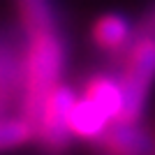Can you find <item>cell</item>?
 <instances>
[{
  "mask_svg": "<svg viewBox=\"0 0 155 155\" xmlns=\"http://www.w3.org/2000/svg\"><path fill=\"white\" fill-rule=\"evenodd\" d=\"M86 97H88L91 102H95L111 120H116V118L120 116V104H123V100H120V86H118L116 79H111V77L91 79L88 86H86Z\"/></svg>",
  "mask_w": 155,
  "mask_h": 155,
  "instance_id": "9",
  "label": "cell"
},
{
  "mask_svg": "<svg viewBox=\"0 0 155 155\" xmlns=\"http://www.w3.org/2000/svg\"><path fill=\"white\" fill-rule=\"evenodd\" d=\"M93 39L104 51H125L132 39V26L123 14H104L93 26Z\"/></svg>",
  "mask_w": 155,
  "mask_h": 155,
  "instance_id": "7",
  "label": "cell"
},
{
  "mask_svg": "<svg viewBox=\"0 0 155 155\" xmlns=\"http://www.w3.org/2000/svg\"><path fill=\"white\" fill-rule=\"evenodd\" d=\"M26 37L58 32V19L51 0H14Z\"/></svg>",
  "mask_w": 155,
  "mask_h": 155,
  "instance_id": "6",
  "label": "cell"
},
{
  "mask_svg": "<svg viewBox=\"0 0 155 155\" xmlns=\"http://www.w3.org/2000/svg\"><path fill=\"white\" fill-rule=\"evenodd\" d=\"M65 65V46L60 32H46L28 37L23 51V86L19 95V116L30 123L32 132L39 123L49 95L60 84Z\"/></svg>",
  "mask_w": 155,
  "mask_h": 155,
  "instance_id": "1",
  "label": "cell"
},
{
  "mask_svg": "<svg viewBox=\"0 0 155 155\" xmlns=\"http://www.w3.org/2000/svg\"><path fill=\"white\" fill-rule=\"evenodd\" d=\"M28 141H35V132L26 118H7L0 116V153L19 148Z\"/></svg>",
  "mask_w": 155,
  "mask_h": 155,
  "instance_id": "10",
  "label": "cell"
},
{
  "mask_svg": "<svg viewBox=\"0 0 155 155\" xmlns=\"http://www.w3.org/2000/svg\"><path fill=\"white\" fill-rule=\"evenodd\" d=\"M141 37H155V5L141 16V21L137 23V28H132V39H130V42L141 39Z\"/></svg>",
  "mask_w": 155,
  "mask_h": 155,
  "instance_id": "11",
  "label": "cell"
},
{
  "mask_svg": "<svg viewBox=\"0 0 155 155\" xmlns=\"http://www.w3.org/2000/svg\"><path fill=\"white\" fill-rule=\"evenodd\" d=\"M100 155H153L155 141L141 120H111L100 137L93 139Z\"/></svg>",
  "mask_w": 155,
  "mask_h": 155,
  "instance_id": "4",
  "label": "cell"
},
{
  "mask_svg": "<svg viewBox=\"0 0 155 155\" xmlns=\"http://www.w3.org/2000/svg\"><path fill=\"white\" fill-rule=\"evenodd\" d=\"M111 123V118L104 114L95 102L88 97H77L70 109V132L72 137H84L93 141L95 137L104 132V127Z\"/></svg>",
  "mask_w": 155,
  "mask_h": 155,
  "instance_id": "5",
  "label": "cell"
},
{
  "mask_svg": "<svg viewBox=\"0 0 155 155\" xmlns=\"http://www.w3.org/2000/svg\"><path fill=\"white\" fill-rule=\"evenodd\" d=\"M77 100V93L70 86H56L49 95L39 123L35 127V141L39 148L49 155H63L70 148L72 132H70V109Z\"/></svg>",
  "mask_w": 155,
  "mask_h": 155,
  "instance_id": "3",
  "label": "cell"
},
{
  "mask_svg": "<svg viewBox=\"0 0 155 155\" xmlns=\"http://www.w3.org/2000/svg\"><path fill=\"white\" fill-rule=\"evenodd\" d=\"M23 86V53H14L9 44L0 42V104H9L21 95Z\"/></svg>",
  "mask_w": 155,
  "mask_h": 155,
  "instance_id": "8",
  "label": "cell"
},
{
  "mask_svg": "<svg viewBox=\"0 0 155 155\" xmlns=\"http://www.w3.org/2000/svg\"><path fill=\"white\" fill-rule=\"evenodd\" d=\"M125 65L118 79L120 86V120H141L150 84L155 81V37H141L130 42L123 51Z\"/></svg>",
  "mask_w": 155,
  "mask_h": 155,
  "instance_id": "2",
  "label": "cell"
}]
</instances>
